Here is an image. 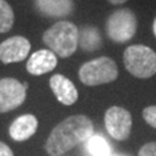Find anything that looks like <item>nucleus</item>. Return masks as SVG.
I'll use <instances>...</instances> for the list:
<instances>
[{
	"instance_id": "obj_19",
	"label": "nucleus",
	"mask_w": 156,
	"mask_h": 156,
	"mask_svg": "<svg viewBox=\"0 0 156 156\" xmlns=\"http://www.w3.org/2000/svg\"><path fill=\"white\" fill-rule=\"evenodd\" d=\"M108 3H111V4H113V5H121V4H124V3H126L128 0H107Z\"/></svg>"
},
{
	"instance_id": "obj_8",
	"label": "nucleus",
	"mask_w": 156,
	"mask_h": 156,
	"mask_svg": "<svg viewBox=\"0 0 156 156\" xmlns=\"http://www.w3.org/2000/svg\"><path fill=\"white\" fill-rule=\"evenodd\" d=\"M31 43L27 38L14 35L0 43V61L4 64L20 62L29 56Z\"/></svg>"
},
{
	"instance_id": "obj_4",
	"label": "nucleus",
	"mask_w": 156,
	"mask_h": 156,
	"mask_svg": "<svg viewBox=\"0 0 156 156\" xmlns=\"http://www.w3.org/2000/svg\"><path fill=\"white\" fill-rule=\"evenodd\" d=\"M78 78L83 85L90 87L108 85L119 78V66L108 56L96 57L82 64L78 70Z\"/></svg>"
},
{
	"instance_id": "obj_20",
	"label": "nucleus",
	"mask_w": 156,
	"mask_h": 156,
	"mask_svg": "<svg viewBox=\"0 0 156 156\" xmlns=\"http://www.w3.org/2000/svg\"><path fill=\"white\" fill-rule=\"evenodd\" d=\"M109 156H131L129 154H121V152H112Z\"/></svg>"
},
{
	"instance_id": "obj_1",
	"label": "nucleus",
	"mask_w": 156,
	"mask_h": 156,
	"mask_svg": "<svg viewBox=\"0 0 156 156\" xmlns=\"http://www.w3.org/2000/svg\"><path fill=\"white\" fill-rule=\"evenodd\" d=\"M94 134V124L86 115H73L58 122L48 135L44 148L48 155L61 156Z\"/></svg>"
},
{
	"instance_id": "obj_12",
	"label": "nucleus",
	"mask_w": 156,
	"mask_h": 156,
	"mask_svg": "<svg viewBox=\"0 0 156 156\" xmlns=\"http://www.w3.org/2000/svg\"><path fill=\"white\" fill-rule=\"evenodd\" d=\"M38 119L31 113H26L17 117L9 126V135L13 140L22 142L37 133L38 130Z\"/></svg>"
},
{
	"instance_id": "obj_2",
	"label": "nucleus",
	"mask_w": 156,
	"mask_h": 156,
	"mask_svg": "<svg viewBox=\"0 0 156 156\" xmlns=\"http://www.w3.org/2000/svg\"><path fill=\"white\" fill-rule=\"evenodd\" d=\"M43 43L57 57H70L78 48V27L70 21H57L43 33Z\"/></svg>"
},
{
	"instance_id": "obj_10",
	"label": "nucleus",
	"mask_w": 156,
	"mask_h": 156,
	"mask_svg": "<svg viewBox=\"0 0 156 156\" xmlns=\"http://www.w3.org/2000/svg\"><path fill=\"white\" fill-rule=\"evenodd\" d=\"M57 66V56L51 50H38L26 61V69L33 76H42L52 72Z\"/></svg>"
},
{
	"instance_id": "obj_6",
	"label": "nucleus",
	"mask_w": 156,
	"mask_h": 156,
	"mask_svg": "<svg viewBox=\"0 0 156 156\" xmlns=\"http://www.w3.org/2000/svg\"><path fill=\"white\" fill-rule=\"evenodd\" d=\"M105 130L116 140H126L133 129V117L130 112L119 105H112L104 113Z\"/></svg>"
},
{
	"instance_id": "obj_7",
	"label": "nucleus",
	"mask_w": 156,
	"mask_h": 156,
	"mask_svg": "<svg viewBox=\"0 0 156 156\" xmlns=\"http://www.w3.org/2000/svg\"><path fill=\"white\" fill-rule=\"evenodd\" d=\"M27 85L16 78L0 80V113L18 108L26 99Z\"/></svg>"
},
{
	"instance_id": "obj_14",
	"label": "nucleus",
	"mask_w": 156,
	"mask_h": 156,
	"mask_svg": "<svg viewBox=\"0 0 156 156\" xmlns=\"http://www.w3.org/2000/svg\"><path fill=\"white\" fill-rule=\"evenodd\" d=\"M86 151L90 156H109L112 154V148L104 136L92 134L86 140Z\"/></svg>"
},
{
	"instance_id": "obj_18",
	"label": "nucleus",
	"mask_w": 156,
	"mask_h": 156,
	"mask_svg": "<svg viewBox=\"0 0 156 156\" xmlns=\"http://www.w3.org/2000/svg\"><path fill=\"white\" fill-rule=\"evenodd\" d=\"M0 156H14L11 147L4 142H0Z\"/></svg>"
},
{
	"instance_id": "obj_11",
	"label": "nucleus",
	"mask_w": 156,
	"mask_h": 156,
	"mask_svg": "<svg viewBox=\"0 0 156 156\" xmlns=\"http://www.w3.org/2000/svg\"><path fill=\"white\" fill-rule=\"evenodd\" d=\"M35 8L46 17L62 18L74 12V0H35Z\"/></svg>"
},
{
	"instance_id": "obj_17",
	"label": "nucleus",
	"mask_w": 156,
	"mask_h": 156,
	"mask_svg": "<svg viewBox=\"0 0 156 156\" xmlns=\"http://www.w3.org/2000/svg\"><path fill=\"white\" fill-rule=\"evenodd\" d=\"M138 156H156V142L144 143L139 148Z\"/></svg>"
},
{
	"instance_id": "obj_9",
	"label": "nucleus",
	"mask_w": 156,
	"mask_h": 156,
	"mask_svg": "<svg viewBox=\"0 0 156 156\" xmlns=\"http://www.w3.org/2000/svg\"><path fill=\"white\" fill-rule=\"evenodd\" d=\"M50 87L56 99L64 105H73L78 100V90L68 77L53 74L50 78Z\"/></svg>"
},
{
	"instance_id": "obj_16",
	"label": "nucleus",
	"mask_w": 156,
	"mask_h": 156,
	"mask_svg": "<svg viewBox=\"0 0 156 156\" xmlns=\"http://www.w3.org/2000/svg\"><path fill=\"white\" fill-rule=\"evenodd\" d=\"M142 119L151 128L156 129V105H147L142 111Z\"/></svg>"
},
{
	"instance_id": "obj_3",
	"label": "nucleus",
	"mask_w": 156,
	"mask_h": 156,
	"mask_svg": "<svg viewBox=\"0 0 156 156\" xmlns=\"http://www.w3.org/2000/svg\"><path fill=\"white\" fill-rule=\"evenodd\" d=\"M122 61L128 73L138 80L156 76V51L144 44H131L125 48Z\"/></svg>"
},
{
	"instance_id": "obj_5",
	"label": "nucleus",
	"mask_w": 156,
	"mask_h": 156,
	"mask_svg": "<svg viewBox=\"0 0 156 156\" xmlns=\"http://www.w3.org/2000/svg\"><path fill=\"white\" fill-rule=\"evenodd\" d=\"M138 30V18L129 8H120L109 14L105 22V33L112 42L122 44L131 41Z\"/></svg>"
},
{
	"instance_id": "obj_13",
	"label": "nucleus",
	"mask_w": 156,
	"mask_h": 156,
	"mask_svg": "<svg viewBox=\"0 0 156 156\" xmlns=\"http://www.w3.org/2000/svg\"><path fill=\"white\" fill-rule=\"evenodd\" d=\"M103 46L100 30L94 25H85L78 29V47L86 52H95Z\"/></svg>"
},
{
	"instance_id": "obj_15",
	"label": "nucleus",
	"mask_w": 156,
	"mask_h": 156,
	"mask_svg": "<svg viewBox=\"0 0 156 156\" xmlns=\"http://www.w3.org/2000/svg\"><path fill=\"white\" fill-rule=\"evenodd\" d=\"M14 12L7 0H0V34L7 33L13 27Z\"/></svg>"
},
{
	"instance_id": "obj_21",
	"label": "nucleus",
	"mask_w": 156,
	"mask_h": 156,
	"mask_svg": "<svg viewBox=\"0 0 156 156\" xmlns=\"http://www.w3.org/2000/svg\"><path fill=\"white\" fill-rule=\"evenodd\" d=\"M152 33H154V35L156 38V17L154 18V22H152Z\"/></svg>"
}]
</instances>
